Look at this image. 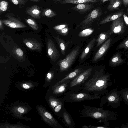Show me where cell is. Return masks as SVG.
Here are the masks:
<instances>
[{"label": "cell", "instance_id": "obj_33", "mask_svg": "<svg viewBox=\"0 0 128 128\" xmlns=\"http://www.w3.org/2000/svg\"><path fill=\"white\" fill-rule=\"evenodd\" d=\"M14 53L17 56L20 58L22 59L24 58V52L20 48H16L14 50Z\"/></svg>", "mask_w": 128, "mask_h": 128}, {"label": "cell", "instance_id": "obj_39", "mask_svg": "<svg viewBox=\"0 0 128 128\" xmlns=\"http://www.w3.org/2000/svg\"><path fill=\"white\" fill-rule=\"evenodd\" d=\"M123 17L126 25L127 26H128V17L125 14H124L123 15Z\"/></svg>", "mask_w": 128, "mask_h": 128}, {"label": "cell", "instance_id": "obj_27", "mask_svg": "<svg viewBox=\"0 0 128 128\" xmlns=\"http://www.w3.org/2000/svg\"><path fill=\"white\" fill-rule=\"evenodd\" d=\"M120 90L123 99L126 104L128 106V88H122Z\"/></svg>", "mask_w": 128, "mask_h": 128}, {"label": "cell", "instance_id": "obj_30", "mask_svg": "<svg viewBox=\"0 0 128 128\" xmlns=\"http://www.w3.org/2000/svg\"><path fill=\"white\" fill-rule=\"evenodd\" d=\"M42 15L43 16L49 18H52L56 16V14L52 10L48 8L44 10L42 12Z\"/></svg>", "mask_w": 128, "mask_h": 128}, {"label": "cell", "instance_id": "obj_40", "mask_svg": "<svg viewBox=\"0 0 128 128\" xmlns=\"http://www.w3.org/2000/svg\"><path fill=\"white\" fill-rule=\"evenodd\" d=\"M116 128H128V123L124 124L119 127H116Z\"/></svg>", "mask_w": 128, "mask_h": 128}, {"label": "cell", "instance_id": "obj_2", "mask_svg": "<svg viewBox=\"0 0 128 128\" xmlns=\"http://www.w3.org/2000/svg\"><path fill=\"white\" fill-rule=\"evenodd\" d=\"M84 109L78 110L81 118H90L99 120V122L107 124L109 121L118 120V115L115 112L104 110L103 107L96 108L83 105Z\"/></svg>", "mask_w": 128, "mask_h": 128}, {"label": "cell", "instance_id": "obj_10", "mask_svg": "<svg viewBox=\"0 0 128 128\" xmlns=\"http://www.w3.org/2000/svg\"><path fill=\"white\" fill-rule=\"evenodd\" d=\"M6 19L2 20V23L6 26L12 28H22L27 27L22 22L15 18L8 16Z\"/></svg>", "mask_w": 128, "mask_h": 128}, {"label": "cell", "instance_id": "obj_20", "mask_svg": "<svg viewBox=\"0 0 128 128\" xmlns=\"http://www.w3.org/2000/svg\"><path fill=\"white\" fill-rule=\"evenodd\" d=\"M99 0H65L60 2L62 4H79L90 3H96L99 2Z\"/></svg>", "mask_w": 128, "mask_h": 128}, {"label": "cell", "instance_id": "obj_38", "mask_svg": "<svg viewBox=\"0 0 128 128\" xmlns=\"http://www.w3.org/2000/svg\"><path fill=\"white\" fill-rule=\"evenodd\" d=\"M54 75V72H48L47 74V78L48 79L50 80L52 78Z\"/></svg>", "mask_w": 128, "mask_h": 128}, {"label": "cell", "instance_id": "obj_18", "mask_svg": "<svg viewBox=\"0 0 128 128\" xmlns=\"http://www.w3.org/2000/svg\"><path fill=\"white\" fill-rule=\"evenodd\" d=\"M41 12L40 8L36 5L31 6L26 11L28 14L37 19L40 18V15Z\"/></svg>", "mask_w": 128, "mask_h": 128}, {"label": "cell", "instance_id": "obj_7", "mask_svg": "<svg viewBox=\"0 0 128 128\" xmlns=\"http://www.w3.org/2000/svg\"><path fill=\"white\" fill-rule=\"evenodd\" d=\"M101 10L96 8L92 11L87 17L76 27V28L81 27L82 30L90 27L92 23L98 18L101 15Z\"/></svg>", "mask_w": 128, "mask_h": 128}, {"label": "cell", "instance_id": "obj_36", "mask_svg": "<svg viewBox=\"0 0 128 128\" xmlns=\"http://www.w3.org/2000/svg\"><path fill=\"white\" fill-rule=\"evenodd\" d=\"M120 48H125L127 49L128 48V39L126 40L123 42L119 46Z\"/></svg>", "mask_w": 128, "mask_h": 128}, {"label": "cell", "instance_id": "obj_3", "mask_svg": "<svg viewBox=\"0 0 128 128\" xmlns=\"http://www.w3.org/2000/svg\"><path fill=\"white\" fill-rule=\"evenodd\" d=\"M123 100L120 90L115 88L108 92L102 97L100 106L102 107L106 104V107L119 109L121 108V103Z\"/></svg>", "mask_w": 128, "mask_h": 128}, {"label": "cell", "instance_id": "obj_4", "mask_svg": "<svg viewBox=\"0 0 128 128\" xmlns=\"http://www.w3.org/2000/svg\"><path fill=\"white\" fill-rule=\"evenodd\" d=\"M101 97L100 96L84 92L68 91L64 94L62 98L68 102H76L100 99Z\"/></svg>", "mask_w": 128, "mask_h": 128}, {"label": "cell", "instance_id": "obj_32", "mask_svg": "<svg viewBox=\"0 0 128 128\" xmlns=\"http://www.w3.org/2000/svg\"><path fill=\"white\" fill-rule=\"evenodd\" d=\"M8 3L5 1L1 2L0 4V12H5L7 9Z\"/></svg>", "mask_w": 128, "mask_h": 128}, {"label": "cell", "instance_id": "obj_21", "mask_svg": "<svg viewBox=\"0 0 128 128\" xmlns=\"http://www.w3.org/2000/svg\"><path fill=\"white\" fill-rule=\"evenodd\" d=\"M92 4H78L73 8L75 10L81 12H86L91 9L93 7Z\"/></svg>", "mask_w": 128, "mask_h": 128}, {"label": "cell", "instance_id": "obj_25", "mask_svg": "<svg viewBox=\"0 0 128 128\" xmlns=\"http://www.w3.org/2000/svg\"><path fill=\"white\" fill-rule=\"evenodd\" d=\"M109 37V35L108 33L105 32L100 34L96 40L97 42L96 47H98L105 41Z\"/></svg>", "mask_w": 128, "mask_h": 128}, {"label": "cell", "instance_id": "obj_26", "mask_svg": "<svg viewBox=\"0 0 128 128\" xmlns=\"http://www.w3.org/2000/svg\"><path fill=\"white\" fill-rule=\"evenodd\" d=\"M94 30V28H88L85 29L80 32L78 36L80 37H85L88 36L93 33Z\"/></svg>", "mask_w": 128, "mask_h": 128}, {"label": "cell", "instance_id": "obj_12", "mask_svg": "<svg viewBox=\"0 0 128 128\" xmlns=\"http://www.w3.org/2000/svg\"><path fill=\"white\" fill-rule=\"evenodd\" d=\"M70 80H68L62 82L52 89V94L54 97L61 96L68 90V87Z\"/></svg>", "mask_w": 128, "mask_h": 128}, {"label": "cell", "instance_id": "obj_45", "mask_svg": "<svg viewBox=\"0 0 128 128\" xmlns=\"http://www.w3.org/2000/svg\"><path fill=\"white\" fill-rule=\"evenodd\" d=\"M32 1L35 2H38L40 1L41 0H30Z\"/></svg>", "mask_w": 128, "mask_h": 128}, {"label": "cell", "instance_id": "obj_15", "mask_svg": "<svg viewBox=\"0 0 128 128\" xmlns=\"http://www.w3.org/2000/svg\"><path fill=\"white\" fill-rule=\"evenodd\" d=\"M111 41V39L110 38L107 40L102 46L94 57L93 60L94 62H96L104 55L109 48Z\"/></svg>", "mask_w": 128, "mask_h": 128}, {"label": "cell", "instance_id": "obj_23", "mask_svg": "<svg viewBox=\"0 0 128 128\" xmlns=\"http://www.w3.org/2000/svg\"><path fill=\"white\" fill-rule=\"evenodd\" d=\"M122 2V0H110L107 9L110 11L118 10Z\"/></svg>", "mask_w": 128, "mask_h": 128}, {"label": "cell", "instance_id": "obj_11", "mask_svg": "<svg viewBox=\"0 0 128 128\" xmlns=\"http://www.w3.org/2000/svg\"><path fill=\"white\" fill-rule=\"evenodd\" d=\"M85 70L84 69L81 68L76 69L73 71L69 73L63 78L55 83L53 86L52 88L65 81L68 80L71 81L83 72Z\"/></svg>", "mask_w": 128, "mask_h": 128}, {"label": "cell", "instance_id": "obj_41", "mask_svg": "<svg viewBox=\"0 0 128 128\" xmlns=\"http://www.w3.org/2000/svg\"><path fill=\"white\" fill-rule=\"evenodd\" d=\"M18 111L21 113H24V110L22 108H19L18 109Z\"/></svg>", "mask_w": 128, "mask_h": 128}, {"label": "cell", "instance_id": "obj_37", "mask_svg": "<svg viewBox=\"0 0 128 128\" xmlns=\"http://www.w3.org/2000/svg\"><path fill=\"white\" fill-rule=\"evenodd\" d=\"M67 27L68 26L67 25L63 24L55 26L53 27V28L57 31L60 30Z\"/></svg>", "mask_w": 128, "mask_h": 128}, {"label": "cell", "instance_id": "obj_14", "mask_svg": "<svg viewBox=\"0 0 128 128\" xmlns=\"http://www.w3.org/2000/svg\"><path fill=\"white\" fill-rule=\"evenodd\" d=\"M60 119L62 122L67 128H75V124L73 118L65 108L64 109L62 117Z\"/></svg>", "mask_w": 128, "mask_h": 128}, {"label": "cell", "instance_id": "obj_28", "mask_svg": "<svg viewBox=\"0 0 128 128\" xmlns=\"http://www.w3.org/2000/svg\"><path fill=\"white\" fill-rule=\"evenodd\" d=\"M123 62V60L121 58L120 55L117 54L112 59L111 63L113 65L116 66L121 64Z\"/></svg>", "mask_w": 128, "mask_h": 128}, {"label": "cell", "instance_id": "obj_16", "mask_svg": "<svg viewBox=\"0 0 128 128\" xmlns=\"http://www.w3.org/2000/svg\"><path fill=\"white\" fill-rule=\"evenodd\" d=\"M23 41L26 46L31 50L40 51L42 49L41 44L35 39H23Z\"/></svg>", "mask_w": 128, "mask_h": 128}, {"label": "cell", "instance_id": "obj_17", "mask_svg": "<svg viewBox=\"0 0 128 128\" xmlns=\"http://www.w3.org/2000/svg\"><path fill=\"white\" fill-rule=\"evenodd\" d=\"M124 13V12L122 11L110 14L101 21L99 24H104L116 20L120 18L123 15Z\"/></svg>", "mask_w": 128, "mask_h": 128}, {"label": "cell", "instance_id": "obj_42", "mask_svg": "<svg viewBox=\"0 0 128 128\" xmlns=\"http://www.w3.org/2000/svg\"><path fill=\"white\" fill-rule=\"evenodd\" d=\"M123 3L125 7L128 5V0H122Z\"/></svg>", "mask_w": 128, "mask_h": 128}, {"label": "cell", "instance_id": "obj_43", "mask_svg": "<svg viewBox=\"0 0 128 128\" xmlns=\"http://www.w3.org/2000/svg\"><path fill=\"white\" fill-rule=\"evenodd\" d=\"M22 86L24 88L26 89H28L30 88V87L29 86H28L26 84H23Z\"/></svg>", "mask_w": 128, "mask_h": 128}, {"label": "cell", "instance_id": "obj_31", "mask_svg": "<svg viewBox=\"0 0 128 128\" xmlns=\"http://www.w3.org/2000/svg\"><path fill=\"white\" fill-rule=\"evenodd\" d=\"M110 125L109 123L104 124L102 126H94L90 125L89 126H84L82 128H110L108 126Z\"/></svg>", "mask_w": 128, "mask_h": 128}, {"label": "cell", "instance_id": "obj_1", "mask_svg": "<svg viewBox=\"0 0 128 128\" xmlns=\"http://www.w3.org/2000/svg\"><path fill=\"white\" fill-rule=\"evenodd\" d=\"M111 74H106L102 68L96 69L92 72L80 92L101 96L108 91V88L112 84Z\"/></svg>", "mask_w": 128, "mask_h": 128}, {"label": "cell", "instance_id": "obj_5", "mask_svg": "<svg viewBox=\"0 0 128 128\" xmlns=\"http://www.w3.org/2000/svg\"><path fill=\"white\" fill-rule=\"evenodd\" d=\"M92 68L85 70L71 81L68 86V90L76 92L80 91L83 85L92 74Z\"/></svg>", "mask_w": 128, "mask_h": 128}, {"label": "cell", "instance_id": "obj_19", "mask_svg": "<svg viewBox=\"0 0 128 128\" xmlns=\"http://www.w3.org/2000/svg\"><path fill=\"white\" fill-rule=\"evenodd\" d=\"M96 40V39L95 38H94L89 42L81 55L80 60H84L86 58L90 51L93 48Z\"/></svg>", "mask_w": 128, "mask_h": 128}, {"label": "cell", "instance_id": "obj_48", "mask_svg": "<svg viewBox=\"0 0 128 128\" xmlns=\"http://www.w3.org/2000/svg\"><path fill=\"white\" fill-rule=\"evenodd\" d=\"M127 12L128 13V9L127 10Z\"/></svg>", "mask_w": 128, "mask_h": 128}, {"label": "cell", "instance_id": "obj_46", "mask_svg": "<svg viewBox=\"0 0 128 128\" xmlns=\"http://www.w3.org/2000/svg\"><path fill=\"white\" fill-rule=\"evenodd\" d=\"M100 0L101 1V2H102L103 3H104L105 2H106L108 0Z\"/></svg>", "mask_w": 128, "mask_h": 128}, {"label": "cell", "instance_id": "obj_9", "mask_svg": "<svg viewBox=\"0 0 128 128\" xmlns=\"http://www.w3.org/2000/svg\"><path fill=\"white\" fill-rule=\"evenodd\" d=\"M40 108L39 112L44 120L52 127L56 128H64L58 121L51 114L46 112L44 110Z\"/></svg>", "mask_w": 128, "mask_h": 128}, {"label": "cell", "instance_id": "obj_22", "mask_svg": "<svg viewBox=\"0 0 128 128\" xmlns=\"http://www.w3.org/2000/svg\"><path fill=\"white\" fill-rule=\"evenodd\" d=\"M54 38L58 42L62 55L66 54L67 48V44L61 38L58 36H54Z\"/></svg>", "mask_w": 128, "mask_h": 128}, {"label": "cell", "instance_id": "obj_29", "mask_svg": "<svg viewBox=\"0 0 128 128\" xmlns=\"http://www.w3.org/2000/svg\"><path fill=\"white\" fill-rule=\"evenodd\" d=\"M25 21L28 25L34 30H38L39 27L37 22L33 19L27 18L25 19Z\"/></svg>", "mask_w": 128, "mask_h": 128}, {"label": "cell", "instance_id": "obj_35", "mask_svg": "<svg viewBox=\"0 0 128 128\" xmlns=\"http://www.w3.org/2000/svg\"><path fill=\"white\" fill-rule=\"evenodd\" d=\"M14 4L17 5L18 4L25 5L26 2L25 0H10Z\"/></svg>", "mask_w": 128, "mask_h": 128}, {"label": "cell", "instance_id": "obj_49", "mask_svg": "<svg viewBox=\"0 0 128 128\" xmlns=\"http://www.w3.org/2000/svg\"></svg>", "mask_w": 128, "mask_h": 128}, {"label": "cell", "instance_id": "obj_13", "mask_svg": "<svg viewBox=\"0 0 128 128\" xmlns=\"http://www.w3.org/2000/svg\"><path fill=\"white\" fill-rule=\"evenodd\" d=\"M124 20L120 18L113 21L111 26L112 32L116 34H120L124 31Z\"/></svg>", "mask_w": 128, "mask_h": 128}, {"label": "cell", "instance_id": "obj_44", "mask_svg": "<svg viewBox=\"0 0 128 128\" xmlns=\"http://www.w3.org/2000/svg\"><path fill=\"white\" fill-rule=\"evenodd\" d=\"M2 23H3L2 20H0V29H1L3 28Z\"/></svg>", "mask_w": 128, "mask_h": 128}, {"label": "cell", "instance_id": "obj_8", "mask_svg": "<svg viewBox=\"0 0 128 128\" xmlns=\"http://www.w3.org/2000/svg\"><path fill=\"white\" fill-rule=\"evenodd\" d=\"M48 54L52 60L55 62L59 58L60 54L52 40L49 39L47 42Z\"/></svg>", "mask_w": 128, "mask_h": 128}, {"label": "cell", "instance_id": "obj_6", "mask_svg": "<svg viewBox=\"0 0 128 128\" xmlns=\"http://www.w3.org/2000/svg\"><path fill=\"white\" fill-rule=\"evenodd\" d=\"M80 48L78 46L76 47L65 58L59 61L58 63L60 72L62 73L69 69L79 54Z\"/></svg>", "mask_w": 128, "mask_h": 128}, {"label": "cell", "instance_id": "obj_34", "mask_svg": "<svg viewBox=\"0 0 128 128\" xmlns=\"http://www.w3.org/2000/svg\"><path fill=\"white\" fill-rule=\"evenodd\" d=\"M62 36H66L68 33L69 28L68 27L60 30L57 31Z\"/></svg>", "mask_w": 128, "mask_h": 128}, {"label": "cell", "instance_id": "obj_47", "mask_svg": "<svg viewBox=\"0 0 128 128\" xmlns=\"http://www.w3.org/2000/svg\"><path fill=\"white\" fill-rule=\"evenodd\" d=\"M53 0V1H62V0Z\"/></svg>", "mask_w": 128, "mask_h": 128}, {"label": "cell", "instance_id": "obj_24", "mask_svg": "<svg viewBox=\"0 0 128 128\" xmlns=\"http://www.w3.org/2000/svg\"><path fill=\"white\" fill-rule=\"evenodd\" d=\"M65 100L60 103L54 109V111L56 114L60 118L62 117L65 107L64 105Z\"/></svg>", "mask_w": 128, "mask_h": 128}]
</instances>
